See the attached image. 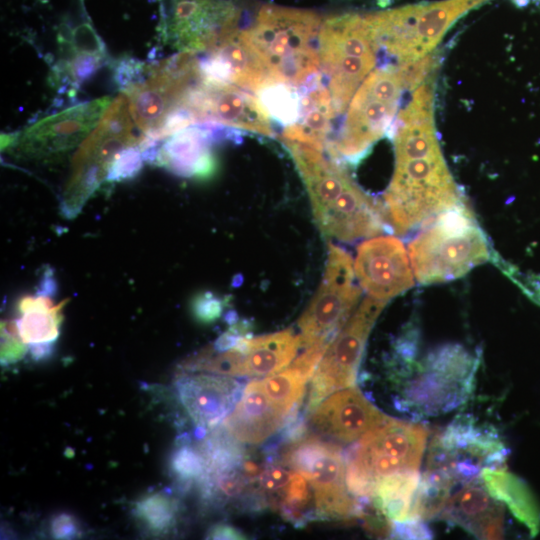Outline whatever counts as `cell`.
I'll return each mask as SVG.
<instances>
[{
	"label": "cell",
	"mask_w": 540,
	"mask_h": 540,
	"mask_svg": "<svg viewBox=\"0 0 540 540\" xmlns=\"http://www.w3.org/2000/svg\"><path fill=\"white\" fill-rule=\"evenodd\" d=\"M318 14L264 5L252 26L242 30L264 66L267 82L300 86L320 69Z\"/></svg>",
	"instance_id": "6da1fadb"
},
{
	"label": "cell",
	"mask_w": 540,
	"mask_h": 540,
	"mask_svg": "<svg viewBox=\"0 0 540 540\" xmlns=\"http://www.w3.org/2000/svg\"><path fill=\"white\" fill-rule=\"evenodd\" d=\"M408 244L412 269L421 284L451 281L494 260L485 232L466 204L430 220Z\"/></svg>",
	"instance_id": "7a4b0ae2"
},
{
	"label": "cell",
	"mask_w": 540,
	"mask_h": 540,
	"mask_svg": "<svg viewBox=\"0 0 540 540\" xmlns=\"http://www.w3.org/2000/svg\"><path fill=\"white\" fill-rule=\"evenodd\" d=\"M462 204L441 150L425 155H396L383 207L386 221L396 234L405 235Z\"/></svg>",
	"instance_id": "3957f363"
},
{
	"label": "cell",
	"mask_w": 540,
	"mask_h": 540,
	"mask_svg": "<svg viewBox=\"0 0 540 540\" xmlns=\"http://www.w3.org/2000/svg\"><path fill=\"white\" fill-rule=\"evenodd\" d=\"M427 437L423 425L392 418L367 432L345 456L350 493L371 499L380 481L395 474L418 471Z\"/></svg>",
	"instance_id": "277c9868"
},
{
	"label": "cell",
	"mask_w": 540,
	"mask_h": 540,
	"mask_svg": "<svg viewBox=\"0 0 540 540\" xmlns=\"http://www.w3.org/2000/svg\"><path fill=\"white\" fill-rule=\"evenodd\" d=\"M136 129L127 99L121 93L73 157L71 176L62 200L64 214L72 217L80 211L89 196L106 180L120 151L132 146L141 148L146 137L137 134Z\"/></svg>",
	"instance_id": "5b68a950"
},
{
	"label": "cell",
	"mask_w": 540,
	"mask_h": 540,
	"mask_svg": "<svg viewBox=\"0 0 540 540\" xmlns=\"http://www.w3.org/2000/svg\"><path fill=\"white\" fill-rule=\"evenodd\" d=\"M200 78L195 53L179 52L156 64L144 65L140 78L121 89L132 119L147 141L162 140L168 120L183 109L186 94Z\"/></svg>",
	"instance_id": "8992f818"
},
{
	"label": "cell",
	"mask_w": 540,
	"mask_h": 540,
	"mask_svg": "<svg viewBox=\"0 0 540 540\" xmlns=\"http://www.w3.org/2000/svg\"><path fill=\"white\" fill-rule=\"evenodd\" d=\"M478 365V357L460 344L434 349L395 400L396 408L414 417L452 411L472 393Z\"/></svg>",
	"instance_id": "52a82bcc"
},
{
	"label": "cell",
	"mask_w": 540,
	"mask_h": 540,
	"mask_svg": "<svg viewBox=\"0 0 540 540\" xmlns=\"http://www.w3.org/2000/svg\"><path fill=\"white\" fill-rule=\"evenodd\" d=\"M377 49L365 16L343 14L327 18L319 33L320 69L337 114L344 112L359 85L376 63Z\"/></svg>",
	"instance_id": "ba28073f"
},
{
	"label": "cell",
	"mask_w": 540,
	"mask_h": 540,
	"mask_svg": "<svg viewBox=\"0 0 540 540\" xmlns=\"http://www.w3.org/2000/svg\"><path fill=\"white\" fill-rule=\"evenodd\" d=\"M285 465L301 474L314 490L316 518L361 517L365 505L351 496L346 485V460L340 446L315 436L289 443Z\"/></svg>",
	"instance_id": "9c48e42d"
},
{
	"label": "cell",
	"mask_w": 540,
	"mask_h": 540,
	"mask_svg": "<svg viewBox=\"0 0 540 540\" xmlns=\"http://www.w3.org/2000/svg\"><path fill=\"white\" fill-rule=\"evenodd\" d=\"M403 89L397 68L372 71L351 99L344 126L331 151L348 159L363 155L389 131Z\"/></svg>",
	"instance_id": "30bf717a"
},
{
	"label": "cell",
	"mask_w": 540,
	"mask_h": 540,
	"mask_svg": "<svg viewBox=\"0 0 540 540\" xmlns=\"http://www.w3.org/2000/svg\"><path fill=\"white\" fill-rule=\"evenodd\" d=\"M508 454L494 427L478 425L471 415H458L432 439L427 468L445 469L457 483H467L484 468H502Z\"/></svg>",
	"instance_id": "8fae6325"
},
{
	"label": "cell",
	"mask_w": 540,
	"mask_h": 540,
	"mask_svg": "<svg viewBox=\"0 0 540 540\" xmlns=\"http://www.w3.org/2000/svg\"><path fill=\"white\" fill-rule=\"evenodd\" d=\"M354 274L351 256L330 245L323 280L298 321L302 347L329 343L347 322L362 292Z\"/></svg>",
	"instance_id": "7c38bea8"
},
{
	"label": "cell",
	"mask_w": 540,
	"mask_h": 540,
	"mask_svg": "<svg viewBox=\"0 0 540 540\" xmlns=\"http://www.w3.org/2000/svg\"><path fill=\"white\" fill-rule=\"evenodd\" d=\"M160 36L180 52H208L238 30L240 11L228 0H160Z\"/></svg>",
	"instance_id": "4fadbf2b"
},
{
	"label": "cell",
	"mask_w": 540,
	"mask_h": 540,
	"mask_svg": "<svg viewBox=\"0 0 540 540\" xmlns=\"http://www.w3.org/2000/svg\"><path fill=\"white\" fill-rule=\"evenodd\" d=\"M385 304L370 295L366 297L330 341L312 376L307 413L329 395L355 384L367 338Z\"/></svg>",
	"instance_id": "5bb4252c"
},
{
	"label": "cell",
	"mask_w": 540,
	"mask_h": 540,
	"mask_svg": "<svg viewBox=\"0 0 540 540\" xmlns=\"http://www.w3.org/2000/svg\"><path fill=\"white\" fill-rule=\"evenodd\" d=\"M112 101L104 96L42 118L20 132L12 148L27 159L59 158L89 136Z\"/></svg>",
	"instance_id": "9a60e30c"
},
{
	"label": "cell",
	"mask_w": 540,
	"mask_h": 540,
	"mask_svg": "<svg viewBox=\"0 0 540 540\" xmlns=\"http://www.w3.org/2000/svg\"><path fill=\"white\" fill-rule=\"evenodd\" d=\"M183 107L195 124H218L272 135L270 116L259 99L235 84L201 76L186 94Z\"/></svg>",
	"instance_id": "2e32d148"
},
{
	"label": "cell",
	"mask_w": 540,
	"mask_h": 540,
	"mask_svg": "<svg viewBox=\"0 0 540 540\" xmlns=\"http://www.w3.org/2000/svg\"><path fill=\"white\" fill-rule=\"evenodd\" d=\"M354 271L362 288L385 302L414 285L404 244L390 235L364 241L358 247Z\"/></svg>",
	"instance_id": "e0dca14e"
},
{
	"label": "cell",
	"mask_w": 540,
	"mask_h": 540,
	"mask_svg": "<svg viewBox=\"0 0 540 540\" xmlns=\"http://www.w3.org/2000/svg\"><path fill=\"white\" fill-rule=\"evenodd\" d=\"M389 419L356 387L329 395L310 413V426L319 434L343 443L354 442Z\"/></svg>",
	"instance_id": "ac0fdd59"
},
{
	"label": "cell",
	"mask_w": 540,
	"mask_h": 540,
	"mask_svg": "<svg viewBox=\"0 0 540 540\" xmlns=\"http://www.w3.org/2000/svg\"><path fill=\"white\" fill-rule=\"evenodd\" d=\"M179 400L199 428L213 429L229 415L243 393V385L215 373L181 374L175 382Z\"/></svg>",
	"instance_id": "d6986e66"
},
{
	"label": "cell",
	"mask_w": 540,
	"mask_h": 540,
	"mask_svg": "<svg viewBox=\"0 0 540 540\" xmlns=\"http://www.w3.org/2000/svg\"><path fill=\"white\" fill-rule=\"evenodd\" d=\"M440 518L478 539H501L503 535L504 508L483 480L476 478L449 497Z\"/></svg>",
	"instance_id": "ffe728a7"
},
{
	"label": "cell",
	"mask_w": 540,
	"mask_h": 540,
	"mask_svg": "<svg viewBox=\"0 0 540 540\" xmlns=\"http://www.w3.org/2000/svg\"><path fill=\"white\" fill-rule=\"evenodd\" d=\"M290 413L264 392L259 380H253L223 420V427L241 443L259 444L282 429Z\"/></svg>",
	"instance_id": "44dd1931"
},
{
	"label": "cell",
	"mask_w": 540,
	"mask_h": 540,
	"mask_svg": "<svg viewBox=\"0 0 540 540\" xmlns=\"http://www.w3.org/2000/svg\"><path fill=\"white\" fill-rule=\"evenodd\" d=\"M213 130L205 127H187L164 139L156 147L149 162L183 177L206 179L215 172Z\"/></svg>",
	"instance_id": "7402d4cb"
},
{
	"label": "cell",
	"mask_w": 540,
	"mask_h": 540,
	"mask_svg": "<svg viewBox=\"0 0 540 540\" xmlns=\"http://www.w3.org/2000/svg\"><path fill=\"white\" fill-rule=\"evenodd\" d=\"M57 282L52 269H46L34 294L22 296L17 302L16 319L22 341L27 345L54 344L60 334L62 310L67 303H55Z\"/></svg>",
	"instance_id": "603a6c76"
},
{
	"label": "cell",
	"mask_w": 540,
	"mask_h": 540,
	"mask_svg": "<svg viewBox=\"0 0 540 540\" xmlns=\"http://www.w3.org/2000/svg\"><path fill=\"white\" fill-rule=\"evenodd\" d=\"M301 346L300 336L291 329L240 338L235 347L241 352V376H270L285 368Z\"/></svg>",
	"instance_id": "cb8c5ba5"
},
{
	"label": "cell",
	"mask_w": 540,
	"mask_h": 540,
	"mask_svg": "<svg viewBox=\"0 0 540 540\" xmlns=\"http://www.w3.org/2000/svg\"><path fill=\"white\" fill-rule=\"evenodd\" d=\"M67 47L68 56L53 69V79L64 86H79L94 75L107 59L104 43L86 25L74 30Z\"/></svg>",
	"instance_id": "d4e9b609"
},
{
	"label": "cell",
	"mask_w": 540,
	"mask_h": 540,
	"mask_svg": "<svg viewBox=\"0 0 540 540\" xmlns=\"http://www.w3.org/2000/svg\"><path fill=\"white\" fill-rule=\"evenodd\" d=\"M481 478L488 492L504 502L532 537L540 531V505L527 483L503 468H484Z\"/></svg>",
	"instance_id": "484cf974"
},
{
	"label": "cell",
	"mask_w": 540,
	"mask_h": 540,
	"mask_svg": "<svg viewBox=\"0 0 540 540\" xmlns=\"http://www.w3.org/2000/svg\"><path fill=\"white\" fill-rule=\"evenodd\" d=\"M419 481L418 471L392 475L378 483L371 499L389 520L404 521L410 516Z\"/></svg>",
	"instance_id": "4316f807"
},
{
	"label": "cell",
	"mask_w": 540,
	"mask_h": 540,
	"mask_svg": "<svg viewBox=\"0 0 540 540\" xmlns=\"http://www.w3.org/2000/svg\"><path fill=\"white\" fill-rule=\"evenodd\" d=\"M457 484L444 469H426L416 489L409 518L428 520L438 516Z\"/></svg>",
	"instance_id": "83f0119b"
},
{
	"label": "cell",
	"mask_w": 540,
	"mask_h": 540,
	"mask_svg": "<svg viewBox=\"0 0 540 540\" xmlns=\"http://www.w3.org/2000/svg\"><path fill=\"white\" fill-rule=\"evenodd\" d=\"M132 512L150 533L160 535L167 533L174 526L177 505L166 493L157 492L138 500Z\"/></svg>",
	"instance_id": "f1b7e54d"
},
{
	"label": "cell",
	"mask_w": 540,
	"mask_h": 540,
	"mask_svg": "<svg viewBox=\"0 0 540 540\" xmlns=\"http://www.w3.org/2000/svg\"><path fill=\"white\" fill-rule=\"evenodd\" d=\"M308 378L294 365L270 375L259 383L264 392L282 408L291 412L300 406Z\"/></svg>",
	"instance_id": "f546056e"
},
{
	"label": "cell",
	"mask_w": 540,
	"mask_h": 540,
	"mask_svg": "<svg viewBox=\"0 0 540 540\" xmlns=\"http://www.w3.org/2000/svg\"><path fill=\"white\" fill-rule=\"evenodd\" d=\"M308 483L305 477L295 472L283 488L279 508L284 518L292 521L295 526H303L308 521V517L303 514L310 500Z\"/></svg>",
	"instance_id": "4dcf8cb0"
},
{
	"label": "cell",
	"mask_w": 540,
	"mask_h": 540,
	"mask_svg": "<svg viewBox=\"0 0 540 540\" xmlns=\"http://www.w3.org/2000/svg\"><path fill=\"white\" fill-rule=\"evenodd\" d=\"M170 468L181 487H189L194 480H200L205 472L203 458L197 448L181 442L171 456Z\"/></svg>",
	"instance_id": "1f68e13d"
},
{
	"label": "cell",
	"mask_w": 540,
	"mask_h": 540,
	"mask_svg": "<svg viewBox=\"0 0 540 540\" xmlns=\"http://www.w3.org/2000/svg\"><path fill=\"white\" fill-rule=\"evenodd\" d=\"M143 161H145L143 152L139 146L123 149L116 155L106 181L118 182L133 178L141 170Z\"/></svg>",
	"instance_id": "d6a6232c"
},
{
	"label": "cell",
	"mask_w": 540,
	"mask_h": 540,
	"mask_svg": "<svg viewBox=\"0 0 540 540\" xmlns=\"http://www.w3.org/2000/svg\"><path fill=\"white\" fill-rule=\"evenodd\" d=\"M28 346L22 341L16 320L1 323V364L9 365L21 360Z\"/></svg>",
	"instance_id": "836d02e7"
},
{
	"label": "cell",
	"mask_w": 540,
	"mask_h": 540,
	"mask_svg": "<svg viewBox=\"0 0 540 540\" xmlns=\"http://www.w3.org/2000/svg\"><path fill=\"white\" fill-rule=\"evenodd\" d=\"M390 537L396 539H431L433 534L422 519L409 518L404 521H393Z\"/></svg>",
	"instance_id": "e575fe53"
},
{
	"label": "cell",
	"mask_w": 540,
	"mask_h": 540,
	"mask_svg": "<svg viewBox=\"0 0 540 540\" xmlns=\"http://www.w3.org/2000/svg\"><path fill=\"white\" fill-rule=\"evenodd\" d=\"M292 474L283 466L269 462L258 478L259 486L266 491L283 489L290 481Z\"/></svg>",
	"instance_id": "d590c367"
},
{
	"label": "cell",
	"mask_w": 540,
	"mask_h": 540,
	"mask_svg": "<svg viewBox=\"0 0 540 540\" xmlns=\"http://www.w3.org/2000/svg\"><path fill=\"white\" fill-rule=\"evenodd\" d=\"M50 530L55 539H74L81 535L77 519L67 513L54 516L51 520Z\"/></svg>",
	"instance_id": "8d00e7d4"
},
{
	"label": "cell",
	"mask_w": 540,
	"mask_h": 540,
	"mask_svg": "<svg viewBox=\"0 0 540 540\" xmlns=\"http://www.w3.org/2000/svg\"><path fill=\"white\" fill-rule=\"evenodd\" d=\"M222 311L221 301L212 295L204 294L195 299L193 313L197 320L208 323L216 320Z\"/></svg>",
	"instance_id": "74e56055"
},
{
	"label": "cell",
	"mask_w": 540,
	"mask_h": 540,
	"mask_svg": "<svg viewBox=\"0 0 540 540\" xmlns=\"http://www.w3.org/2000/svg\"><path fill=\"white\" fill-rule=\"evenodd\" d=\"M245 538V535L240 530L223 523L214 525L206 534V539L240 540Z\"/></svg>",
	"instance_id": "f35d334b"
},
{
	"label": "cell",
	"mask_w": 540,
	"mask_h": 540,
	"mask_svg": "<svg viewBox=\"0 0 540 540\" xmlns=\"http://www.w3.org/2000/svg\"><path fill=\"white\" fill-rule=\"evenodd\" d=\"M54 344H36L28 346V352L35 361L44 360L52 355Z\"/></svg>",
	"instance_id": "ab89813d"
}]
</instances>
